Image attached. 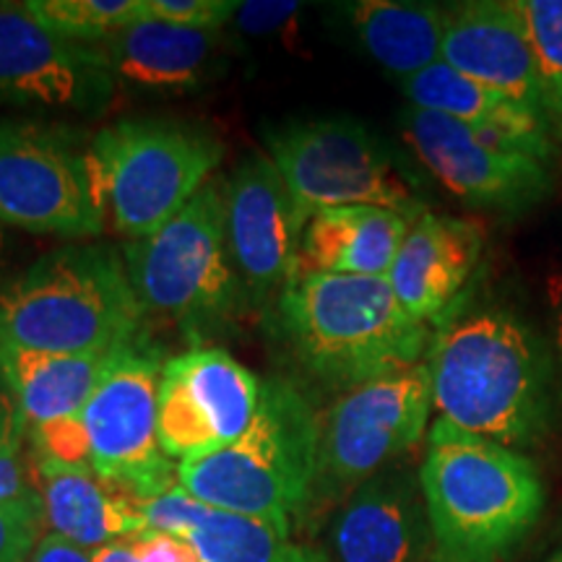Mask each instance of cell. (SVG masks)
<instances>
[{"instance_id":"cell-17","label":"cell","mask_w":562,"mask_h":562,"mask_svg":"<svg viewBox=\"0 0 562 562\" xmlns=\"http://www.w3.org/2000/svg\"><path fill=\"white\" fill-rule=\"evenodd\" d=\"M334 552L339 562H425L432 531L419 480L406 472L370 476L344 501L336 516Z\"/></svg>"},{"instance_id":"cell-37","label":"cell","mask_w":562,"mask_h":562,"mask_svg":"<svg viewBox=\"0 0 562 562\" xmlns=\"http://www.w3.org/2000/svg\"><path fill=\"white\" fill-rule=\"evenodd\" d=\"M91 560L94 562H138L136 554H133V550H131V544L125 542V539L102 547V550H97V552H91Z\"/></svg>"},{"instance_id":"cell-34","label":"cell","mask_w":562,"mask_h":562,"mask_svg":"<svg viewBox=\"0 0 562 562\" xmlns=\"http://www.w3.org/2000/svg\"><path fill=\"white\" fill-rule=\"evenodd\" d=\"M37 492L34 461L26 459L24 451L0 459V501H16Z\"/></svg>"},{"instance_id":"cell-26","label":"cell","mask_w":562,"mask_h":562,"mask_svg":"<svg viewBox=\"0 0 562 562\" xmlns=\"http://www.w3.org/2000/svg\"><path fill=\"white\" fill-rule=\"evenodd\" d=\"M24 9L55 37L91 47L144 16V0H26Z\"/></svg>"},{"instance_id":"cell-21","label":"cell","mask_w":562,"mask_h":562,"mask_svg":"<svg viewBox=\"0 0 562 562\" xmlns=\"http://www.w3.org/2000/svg\"><path fill=\"white\" fill-rule=\"evenodd\" d=\"M32 461L45 508V526L55 537L97 552L146 529L138 503L102 482L91 469Z\"/></svg>"},{"instance_id":"cell-31","label":"cell","mask_w":562,"mask_h":562,"mask_svg":"<svg viewBox=\"0 0 562 562\" xmlns=\"http://www.w3.org/2000/svg\"><path fill=\"white\" fill-rule=\"evenodd\" d=\"M138 562H203L188 539L144 529L125 539Z\"/></svg>"},{"instance_id":"cell-13","label":"cell","mask_w":562,"mask_h":562,"mask_svg":"<svg viewBox=\"0 0 562 562\" xmlns=\"http://www.w3.org/2000/svg\"><path fill=\"white\" fill-rule=\"evenodd\" d=\"M261 381L227 349H191L161 368L157 422L167 459L188 461L227 448L248 430Z\"/></svg>"},{"instance_id":"cell-36","label":"cell","mask_w":562,"mask_h":562,"mask_svg":"<svg viewBox=\"0 0 562 562\" xmlns=\"http://www.w3.org/2000/svg\"><path fill=\"white\" fill-rule=\"evenodd\" d=\"M30 562H94V560H91V552L81 550V547L70 544L63 537H55V533H45Z\"/></svg>"},{"instance_id":"cell-27","label":"cell","mask_w":562,"mask_h":562,"mask_svg":"<svg viewBox=\"0 0 562 562\" xmlns=\"http://www.w3.org/2000/svg\"><path fill=\"white\" fill-rule=\"evenodd\" d=\"M513 5L537 55L544 123L554 144L562 146V0H513Z\"/></svg>"},{"instance_id":"cell-10","label":"cell","mask_w":562,"mask_h":562,"mask_svg":"<svg viewBox=\"0 0 562 562\" xmlns=\"http://www.w3.org/2000/svg\"><path fill=\"white\" fill-rule=\"evenodd\" d=\"M432 406V378L427 362L396 370L341 393L321 414L318 480L313 505L347 497L385 472L425 438Z\"/></svg>"},{"instance_id":"cell-14","label":"cell","mask_w":562,"mask_h":562,"mask_svg":"<svg viewBox=\"0 0 562 562\" xmlns=\"http://www.w3.org/2000/svg\"><path fill=\"white\" fill-rule=\"evenodd\" d=\"M115 94L94 47L55 37L24 3H0V104L100 112Z\"/></svg>"},{"instance_id":"cell-15","label":"cell","mask_w":562,"mask_h":562,"mask_svg":"<svg viewBox=\"0 0 562 562\" xmlns=\"http://www.w3.org/2000/svg\"><path fill=\"white\" fill-rule=\"evenodd\" d=\"M229 256L243 290L263 305L292 277L307 216L269 154H252L222 186Z\"/></svg>"},{"instance_id":"cell-9","label":"cell","mask_w":562,"mask_h":562,"mask_svg":"<svg viewBox=\"0 0 562 562\" xmlns=\"http://www.w3.org/2000/svg\"><path fill=\"white\" fill-rule=\"evenodd\" d=\"M0 222L60 237H100L104 206L91 140L63 125L0 121Z\"/></svg>"},{"instance_id":"cell-39","label":"cell","mask_w":562,"mask_h":562,"mask_svg":"<svg viewBox=\"0 0 562 562\" xmlns=\"http://www.w3.org/2000/svg\"><path fill=\"white\" fill-rule=\"evenodd\" d=\"M0 248H3V232H0Z\"/></svg>"},{"instance_id":"cell-4","label":"cell","mask_w":562,"mask_h":562,"mask_svg":"<svg viewBox=\"0 0 562 562\" xmlns=\"http://www.w3.org/2000/svg\"><path fill=\"white\" fill-rule=\"evenodd\" d=\"M144 307L123 252L63 245L0 284V344L55 355H110L140 334Z\"/></svg>"},{"instance_id":"cell-35","label":"cell","mask_w":562,"mask_h":562,"mask_svg":"<svg viewBox=\"0 0 562 562\" xmlns=\"http://www.w3.org/2000/svg\"><path fill=\"white\" fill-rule=\"evenodd\" d=\"M547 307H550V326H552V355L554 368H558V398L562 406V269H554L547 277Z\"/></svg>"},{"instance_id":"cell-29","label":"cell","mask_w":562,"mask_h":562,"mask_svg":"<svg viewBox=\"0 0 562 562\" xmlns=\"http://www.w3.org/2000/svg\"><path fill=\"white\" fill-rule=\"evenodd\" d=\"M237 9V0H144V16L201 32H220Z\"/></svg>"},{"instance_id":"cell-19","label":"cell","mask_w":562,"mask_h":562,"mask_svg":"<svg viewBox=\"0 0 562 562\" xmlns=\"http://www.w3.org/2000/svg\"><path fill=\"white\" fill-rule=\"evenodd\" d=\"M112 79L128 87L182 94L222 70V34L140 16L100 45H91Z\"/></svg>"},{"instance_id":"cell-12","label":"cell","mask_w":562,"mask_h":562,"mask_svg":"<svg viewBox=\"0 0 562 562\" xmlns=\"http://www.w3.org/2000/svg\"><path fill=\"white\" fill-rule=\"evenodd\" d=\"M402 131L422 165L474 209L521 216L554 191V165L533 159L516 138L414 108L402 112Z\"/></svg>"},{"instance_id":"cell-18","label":"cell","mask_w":562,"mask_h":562,"mask_svg":"<svg viewBox=\"0 0 562 562\" xmlns=\"http://www.w3.org/2000/svg\"><path fill=\"white\" fill-rule=\"evenodd\" d=\"M484 248L482 224L425 211L406 232L389 284L404 311L440 323L472 279Z\"/></svg>"},{"instance_id":"cell-1","label":"cell","mask_w":562,"mask_h":562,"mask_svg":"<svg viewBox=\"0 0 562 562\" xmlns=\"http://www.w3.org/2000/svg\"><path fill=\"white\" fill-rule=\"evenodd\" d=\"M438 419L513 451L542 446L558 412V368L510 307L448 313L425 357Z\"/></svg>"},{"instance_id":"cell-20","label":"cell","mask_w":562,"mask_h":562,"mask_svg":"<svg viewBox=\"0 0 562 562\" xmlns=\"http://www.w3.org/2000/svg\"><path fill=\"white\" fill-rule=\"evenodd\" d=\"M409 227L412 222L402 214L378 206L315 211L302 229L292 277L334 273L389 279Z\"/></svg>"},{"instance_id":"cell-24","label":"cell","mask_w":562,"mask_h":562,"mask_svg":"<svg viewBox=\"0 0 562 562\" xmlns=\"http://www.w3.org/2000/svg\"><path fill=\"white\" fill-rule=\"evenodd\" d=\"M448 11L435 3L362 0L344 5L351 32L378 66L409 79L442 58Z\"/></svg>"},{"instance_id":"cell-38","label":"cell","mask_w":562,"mask_h":562,"mask_svg":"<svg viewBox=\"0 0 562 562\" xmlns=\"http://www.w3.org/2000/svg\"><path fill=\"white\" fill-rule=\"evenodd\" d=\"M544 562H562V547H558V550H554Z\"/></svg>"},{"instance_id":"cell-3","label":"cell","mask_w":562,"mask_h":562,"mask_svg":"<svg viewBox=\"0 0 562 562\" xmlns=\"http://www.w3.org/2000/svg\"><path fill=\"white\" fill-rule=\"evenodd\" d=\"M277 328L305 375L339 396L425 362L432 344L430 326L381 277H292L279 292Z\"/></svg>"},{"instance_id":"cell-8","label":"cell","mask_w":562,"mask_h":562,"mask_svg":"<svg viewBox=\"0 0 562 562\" xmlns=\"http://www.w3.org/2000/svg\"><path fill=\"white\" fill-rule=\"evenodd\" d=\"M269 157L302 214L378 206L417 222L425 203L368 125L351 117L294 121L266 133Z\"/></svg>"},{"instance_id":"cell-6","label":"cell","mask_w":562,"mask_h":562,"mask_svg":"<svg viewBox=\"0 0 562 562\" xmlns=\"http://www.w3.org/2000/svg\"><path fill=\"white\" fill-rule=\"evenodd\" d=\"M104 220L144 240L191 203L224 159L214 133L170 117H125L91 138Z\"/></svg>"},{"instance_id":"cell-16","label":"cell","mask_w":562,"mask_h":562,"mask_svg":"<svg viewBox=\"0 0 562 562\" xmlns=\"http://www.w3.org/2000/svg\"><path fill=\"white\" fill-rule=\"evenodd\" d=\"M440 60L510 97L544 121L537 55L513 0L451 5Z\"/></svg>"},{"instance_id":"cell-22","label":"cell","mask_w":562,"mask_h":562,"mask_svg":"<svg viewBox=\"0 0 562 562\" xmlns=\"http://www.w3.org/2000/svg\"><path fill=\"white\" fill-rule=\"evenodd\" d=\"M402 91L414 110L438 112V115H448L453 121L472 125V128L516 138L529 149L531 157L542 159L547 165H554L558 159V144L552 140L542 117L501 91L469 79L461 70L448 66L446 60L432 63L430 68L404 79Z\"/></svg>"},{"instance_id":"cell-2","label":"cell","mask_w":562,"mask_h":562,"mask_svg":"<svg viewBox=\"0 0 562 562\" xmlns=\"http://www.w3.org/2000/svg\"><path fill=\"white\" fill-rule=\"evenodd\" d=\"M432 562H505L544 510V482L521 451L435 419L419 467Z\"/></svg>"},{"instance_id":"cell-32","label":"cell","mask_w":562,"mask_h":562,"mask_svg":"<svg viewBox=\"0 0 562 562\" xmlns=\"http://www.w3.org/2000/svg\"><path fill=\"white\" fill-rule=\"evenodd\" d=\"M300 9V3H284V0H263V3L261 0H248V3H240L235 21L240 32L261 37V34H273L290 24Z\"/></svg>"},{"instance_id":"cell-30","label":"cell","mask_w":562,"mask_h":562,"mask_svg":"<svg viewBox=\"0 0 562 562\" xmlns=\"http://www.w3.org/2000/svg\"><path fill=\"white\" fill-rule=\"evenodd\" d=\"M138 508L146 521V529L175 533V537L186 539V533L191 531L195 518L201 516L206 505L195 501L191 492L182 487V484H178V487L154 497V501L138 503Z\"/></svg>"},{"instance_id":"cell-5","label":"cell","mask_w":562,"mask_h":562,"mask_svg":"<svg viewBox=\"0 0 562 562\" xmlns=\"http://www.w3.org/2000/svg\"><path fill=\"white\" fill-rule=\"evenodd\" d=\"M321 414L300 383L269 378L250 427L222 451L178 463L195 501L290 529L313 508L318 480Z\"/></svg>"},{"instance_id":"cell-28","label":"cell","mask_w":562,"mask_h":562,"mask_svg":"<svg viewBox=\"0 0 562 562\" xmlns=\"http://www.w3.org/2000/svg\"><path fill=\"white\" fill-rule=\"evenodd\" d=\"M45 529L40 490L16 501H0V562H30Z\"/></svg>"},{"instance_id":"cell-25","label":"cell","mask_w":562,"mask_h":562,"mask_svg":"<svg viewBox=\"0 0 562 562\" xmlns=\"http://www.w3.org/2000/svg\"><path fill=\"white\" fill-rule=\"evenodd\" d=\"M186 539L203 562H328L318 550L292 542L284 526L209 505Z\"/></svg>"},{"instance_id":"cell-7","label":"cell","mask_w":562,"mask_h":562,"mask_svg":"<svg viewBox=\"0 0 562 562\" xmlns=\"http://www.w3.org/2000/svg\"><path fill=\"white\" fill-rule=\"evenodd\" d=\"M144 313L172 318L188 334L220 331L248 297L229 256L222 186L206 182L165 227L123 248Z\"/></svg>"},{"instance_id":"cell-23","label":"cell","mask_w":562,"mask_h":562,"mask_svg":"<svg viewBox=\"0 0 562 562\" xmlns=\"http://www.w3.org/2000/svg\"><path fill=\"white\" fill-rule=\"evenodd\" d=\"M117 351V349H115ZM55 355L0 344V368L32 427L76 417L108 372L112 355Z\"/></svg>"},{"instance_id":"cell-33","label":"cell","mask_w":562,"mask_h":562,"mask_svg":"<svg viewBox=\"0 0 562 562\" xmlns=\"http://www.w3.org/2000/svg\"><path fill=\"white\" fill-rule=\"evenodd\" d=\"M24 442L26 419L21 414V406L13 396L9 381H5L3 368H0V459L24 451Z\"/></svg>"},{"instance_id":"cell-11","label":"cell","mask_w":562,"mask_h":562,"mask_svg":"<svg viewBox=\"0 0 562 562\" xmlns=\"http://www.w3.org/2000/svg\"><path fill=\"white\" fill-rule=\"evenodd\" d=\"M167 360L149 339L123 344L83 406L91 472L136 503L178 487V463L159 446L157 396Z\"/></svg>"}]
</instances>
